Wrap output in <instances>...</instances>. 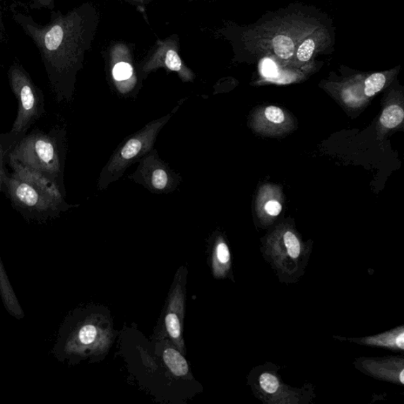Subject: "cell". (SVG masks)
<instances>
[{"instance_id":"cell-1","label":"cell","mask_w":404,"mask_h":404,"mask_svg":"<svg viewBox=\"0 0 404 404\" xmlns=\"http://www.w3.org/2000/svg\"><path fill=\"white\" fill-rule=\"evenodd\" d=\"M9 10L13 21L37 47L53 89L63 95L69 93L82 42L78 13L64 16L61 12L52 11L50 21L42 25L19 11L16 4H11Z\"/></svg>"},{"instance_id":"cell-2","label":"cell","mask_w":404,"mask_h":404,"mask_svg":"<svg viewBox=\"0 0 404 404\" xmlns=\"http://www.w3.org/2000/svg\"><path fill=\"white\" fill-rule=\"evenodd\" d=\"M12 173L6 174L4 185L13 206L25 217L47 219L69 208L60 186L29 168L10 159Z\"/></svg>"},{"instance_id":"cell-3","label":"cell","mask_w":404,"mask_h":404,"mask_svg":"<svg viewBox=\"0 0 404 404\" xmlns=\"http://www.w3.org/2000/svg\"><path fill=\"white\" fill-rule=\"evenodd\" d=\"M10 159L59 186V178L64 170V147L58 136L51 133H30L13 148Z\"/></svg>"},{"instance_id":"cell-4","label":"cell","mask_w":404,"mask_h":404,"mask_svg":"<svg viewBox=\"0 0 404 404\" xmlns=\"http://www.w3.org/2000/svg\"><path fill=\"white\" fill-rule=\"evenodd\" d=\"M171 114L148 124L143 129L128 137L112 155L99 178L100 189H106L113 182L123 176L127 167L149 154L153 148L159 132Z\"/></svg>"},{"instance_id":"cell-5","label":"cell","mask_w":404,"mask_h":404,"mask_svg":"<svg viewBox=\"0 0 404 404\" xmlns=\"http://www.w3.org/2000/svg\"><path fill=\"white\" fill-rule=\"evenodd\" d=\"M8 78L18 103V116L12 128L13 134L17 136L25 132L43 113L44 96L19 63L11 66Z\"/></svg>"},{"instance_id":"cell-6","label":"cell","mask_w":404,"mask_h":404,"mask_svg":"<svg viewBox=\"0 0 404 404\" xmlns=\"http://www.w3.org/2000/svg\"><path fill=\"white\" fill-rule=\"evenodd\" d=\"M129 179L156 194L172 192L176 189L179 182L177 174L159 159L156 151L147 154L140 160L137 171Z\"/></svg>"},{"instance_id":"cell-7","label":"cell","mask_w":404,"mask_h":404,"mask_svg":"<svg viewBox=\"0 0 404 404\" xmlns=\"http://www.w3.org/2000/svg\"><path fill=\"white\" fill-rule=\"evenodd\" d=\"M0 296L6 311L15 318L21 319L24 316V313L19 302L16 297L15 292L11 285L8 275L5 271L1 258H0Z\"/></svg>"},{"instance_id":"cell-8","label":"cell","mask_w":404,"mask_h":404,"mask_svg":"<svg viewBox=\"0 0 404 404\" xmlns=\"http://www.w3.org/2000/svg\"><path fill=\"white\" fill-rule=\"evenodd\" d=\"M163 358L165 364L174 375L183 376L188 373L186 360L177 350L167 348L164 352Z\"/></svg>"},{"instance_id":"cell-9","label":"cell","mask_w":404,"mask_h":404,"mask_svg":"<svg viewBox=\"0 0 404 404\" xmlns=\"http://www.w3.org/2000/svg\"><path fill=\"white\" fill-rule=\"evenodd\" d=\"M404 119V112L401 107L399 105H393L386 107L383 111L380 122L381 124L388 128V129H393V128L400 125Z\"/></svg>"},{"instance_id":"cell-10","label":"cell","mask_w":404,"mask_h":404,"mask_svg":"<svg viewBox=\"0 0 404 404\" xmlns=\"http://www.w3.org/2000/svg\"><path fill=\"white\" fill-rule=\"evenodd\" d=\"M273 50L278 57L282 59H291L295 53L293 40L288 36L280 35L273 40Z\"/></svg>"},{"instance_id":"cell-11","label":"cell","mask_w":404,"mask_h":404,"mask_svg":"<svg viewBox=\"0 0 404 404\" xmlns=\"http://www.w3.org/2000/svg\"><path fill=\"white\" fill-rule=\"evenodd\" d=\"M386 83V77L384 73H376L365 81L364 92L368 97H372L380 92Z\"/></svg>"},{"instance_id":"cell-12","label":"cell","mask_w":404,"mask_h":404,"mask_svg":"<svg viewBox=\"0 0 404 404\" xmlns=\"http://www.w3.org/2000/svg\"><path fill=\"white\" fill-rule=\"evenodd\" d=\"M372 343L376 345L386 346L389 347H396L403 350L404 347V333L403 329L392 335H386L378 336V338H372Z\"/></svg>"},{"instance_id":"cell-13","label":"cell","mask_w":404,"mask_h":404,"mask_svg":"<svg viewBox=\"0 0 404 404\" xmlns=\"http://www.w3.org/2000/svg\"><path fill=\"white\" fill-rule=\"evenodd\" d=\"M165 64L168 69L179 73L184 79H191L189 73L184 70L183 64H182L181 59L177 52L173 50L168 51L165 57Z\"/></svg>"},{"instance_id":"cell-14","label":"cell","mask_w":404,"mask_h":404,"mask_svg":"<svg viewBox=\"0 0 404 404\" xmlns=\"http://www.w3.org/2000/svg\"><path fill=\"white\" fill-rule=\"evenodd\" d=\"M284 244L289 258L297 259L301 254V244L296 235L287 231L284 234Z\"/></svg>"},{"instance_id":"cell-15","label":"cell","mask_w":404,"mask_h":404,"mask_svg":"<svg viewBox=\"0 0 404 404\" xmlns=\"http://www.w3.org/2000/svg\"><path fill=\"white\" fill-rule=\"evenodd\" d=\"M260 386L264 392L274 394L278 391L279 380L275 375L269 373L261 374L259 379Z\"/></svg>"},{"instance_id":"cell-16","label":"cell","mask_w":404,"mask_h":404,"mask_svg":"<svg viewBox=\"0 0 404 404\" xmlns=\"http://www.w3.org/2000/svg\"><path fill=\"white\" fill-rule=\"evenodd\" d=\"M315 42L312 38L304 40L299 46L296 53L299 61L305 63L311 59L315 50Z\"/></svg>"},{"instance_id":"cell-17","label":"cell","mask_w":404,"mask_h":404,"mask_svg":"<svg viewBox=\"0 0 404 404\" xmlns=\"http://www.w3.org/2000/svg\"><path fill=\"white\" fill-rule=\"evenodd\" d=\"M165 325L171 338L178 340L181 335V326L178 316L174 313L167 314L165 318Z\"/></svg>"},{"instance_id":"cell-18","label":"cell","mask_w":404,"mask_h":404,"mask_svg":"<svg viewBox=\"0 0 404 404\" xmlns=\"http://www.w3.org/2000/svg\"><path fill=\"white\" fill-rule=\"evenodd\" d=\"M215 259L220 266H225L229 264L230 261V252L224 241L218 242L215 249Z\"/></svg>"},{"instance_id":"cell-19","label":"cell","mask_w":404,"mask_h":404,"mask_svg":"<svg viewBox=\"0 0 404 404\" xmlns=\"http://www.w3.org/2000/svg\"><path fill=\"white\" fill-rule=\"evenodd\" d=\"M265 117L274 124H281L285 122V116L280 107L275 106H268L265 110Z\"/></svg>"},{"instance_id":"cell-20","label":"cell","mask_w":404,"mask_h":404,"mask_svg":"<svg viewBox=\"0 0 404 404\" xmlns=\"http://www.w3.org/2000/svg\"><path fill=\"white\" fill-rule=\"evenodd\" d=\"M31 10H53L55 4L54 0H27Z\"/></svg>"},{"instance_id":"cell-21","label":"cell","mask_w":404,"mask_h":404,"mask_svg":"<svg viewBox=\"0 0 404 404\" xmlns=\"http://www.w3.org/2000/svg\"><path fill=\"white\" fill-rule=\"evenodd\" d=\"M6 4V0H0V42H4L8 39V35H6V30L4 22Z\"/></svg>"},{"instance_id":"cell-22","label":"cell","mask_w":404,"mask_h":404,"mask_svg":"<svg viewBox=\"0 0 404 404\" xmlns=\"http://www.w3.org/2000/svg\"><path fill=\"white\" fill-rule=\"evenodd\" d=\"M265 210L268 215L277 217L282 210V206L278 201H269L265 206Z\"/></svg>"},{"instance_id":"cell-23","label":"cell","mask_w":404,"mask_h":404,"mask_svg":"<svg viewBox=\"0 0 404 404\" xmlns=\"http://www.w3.org/2000/svg\"><path fill=\"white\" fill-rule=\"evenodd\" d=\"M262 72L267 77H272L275 73V66L271 61V60L266 59L263 65H262Z\"/></svg>"},{"instance_id":"cell-24","label":"cell","mask_w":404,"mask_h":404,"mask_svg":"<svg viewBox=\"0 0 404 404\" xmlns=\"http://www.w3.org/2000/svg\"><path fill=\"white\" fill-rule=\"evenodd\" d=\"M4 153L1 145H0V190L2 189L4 186V178L6 177V172L4 167Z\"/></svg>"}]
</instances>
